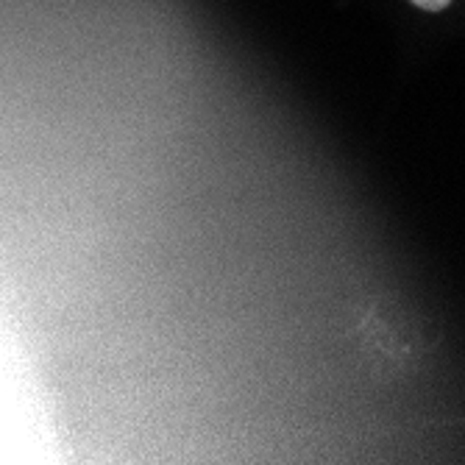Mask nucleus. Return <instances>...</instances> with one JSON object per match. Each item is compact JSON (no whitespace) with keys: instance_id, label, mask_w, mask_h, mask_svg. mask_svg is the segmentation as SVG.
Returning <instances> with one entry per match:
<instances>
[{"instance_id":"obj_1","label":"nucleus","mask_w":465,"mask_h":465,"mask_svg":"<svg viewBox=\"0 0 465 465\" xmlns=\"http://www.w3.org/2000/svg\"><path fill=\"white\" fill-rule=\"evenodd\" d=\"M410 4L412 6H418V9H424V12H443L449 4H451V0H410Z\"/></svg>"}]
</instances>
